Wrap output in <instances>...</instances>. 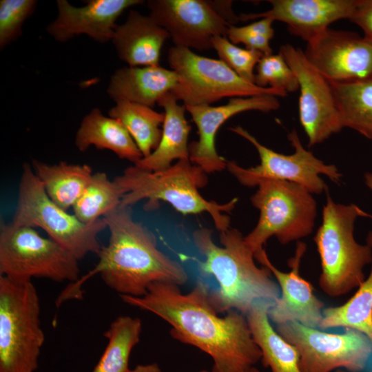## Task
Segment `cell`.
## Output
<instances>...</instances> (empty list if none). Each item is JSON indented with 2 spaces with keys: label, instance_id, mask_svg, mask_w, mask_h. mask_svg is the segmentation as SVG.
Instances as JSON below:
<instances>
[{
  "label": "cell",
  "instance_id": "f546056e",
  "mask_svg": "<svg viewBox=\"0 0 372 372\" xmlns=\"http://www.w3.org/2000/svg\"><path fill=\"white\" fill-rule=\"evenodd\" d=\"M123 194L122 189L105 173H94L72 207L74 214L84 223H92L118 208Z\"/></svg>",
  "mask_w": 372,
  "mask_h": 372
},
{
  "label": "cell",
  "instance_id": "f1b7e54d",
  "mask_svg": "<svg viewBox=\"0 0 372 372\" xmlns=\"http://www.w3.org/2000/svg\"><path fill=\"white\" fill-rule=\"evenodd\" d=\"M344 328L365 335L372 343V267L369 276L344 304L322 311L318 328Z\"/></svg>",
  "mask_w": 372,
  "mask_h": 372
},
{
  "label": "cell",
  "instance_id": "f35d334b",
  "mask_svg": "<svg viewBox=\"0 0 372 372\" xmlns=\"http://www.w3.org/2000/svg\"><path fill=\"white\" fill-rule=\"evenodd\" d=\"M200 372H207V371H200Z\"/></svg>",
  "mask_w": 372,
  "mask_h": 372
},
{
  "label": "cell",
  "instance_id": "ac0fdd59",
  "mask_svg": "<svg viewBox=\"0 0 372 372\" xmlns=\"http://www.w3.org/2000/svg\"><path fill=\"white\" fill-rule=\"evenodd\" d=\"M360 0H269L271 8L240 14V21L269 18L286 23L293 35L309 43L340 19H350Z\"/></svg>",
  "mask_w": 372,
  "mask_h": 372
},
{
  "label": "cell",
  "instance_id": "8fae6325",
  "mask_svg": "<svg viewBox=\"0 0 372 372\" xmlns=\"http://www.w3.org/2000/svg\"><path fill=\"white\" fill-rule=\"evenodd\" d=\"M229 130L249 141L256 149L260 159L254 167L244 168L234 161H227V170L246 187H255L265 180H280L296 183L311 194H321L326 185L320 174L338 183L342 174L333 165H327L317 158L301 144L298 133L293 130L288 138L294 148L293 154L285 155L262 145L253 135L240 126Z\"/></svg>",
  "mask_w": 372,
  "mask_h": 372
},
{
  "label": "cell",
  "instance_id": "d590c367",
  "mask_svg": "<svg viewBox=\"0 0 372 372\" xmlns=\"http://www.w3.org/2000/svg\"><path fill=\"white\" fill-rule=\"evenodd\" d=\"M130 372H162L157 363H149L136 365Z\"/></svg>",
  "mask_w": 372,
  "mask_h": 372
},
{
  "label": "cell",
  "instance_id": "7402d4cb",
  "mask_svg": "<svg viewBox=\"0 0 372 372\" xmlns=\"http://www.w3.org/2000/svg\"><path fill=\"white\" fill-rule=\"evenodd\" d=\"M177 101L170 92L158 101L165 114L161 141L150 155L134 165L145 170L158 171L171 166L174 160L189 159L188 138L192 126L185 118V105H178Z\"/></svg>",
  "mask_w": 372,
  "mask_h": 372
},
{
  "label": "cell",
  "instance_id": "d6a6232c",
  "mask_svg": "<svg viewBox=\"0 0 372 372\" xmlns=\"http://www.w3.org/2000/svg\"><path fill=\"white\" fill-rule=\"evenodd\" d=\"M35 0L0 1V48L20 37L25 21L34 12Z\"/></svg>",
  "mask_w": 372,
  "mask_h": 372
},
{
  "label": "cell",
  "instance_id": "83f0119b",
  "mask_svg": "<svg viewBox=\"0 0 372 372\" xmlns=\"http://www.w3.org/2000/svg\"><path fill=\"white\" fill-rule=\"evenodd\" d=\"M142 321L138 318L120 316L104 333L107 346L92 372H130L133 348L139 342Z\"/></svg>",
  "mask_w": 372,
  "mask_h": 372
},
{
  "label": "cell",
  "instance_id": "d6986e66",
  "mask_svg": "<svg viewBox=\"0 0 372 372\" xmlns=\"http://www.w3.org/2000/svg\"><path fill=\"white\" fill-rule=\"evenodd\" d=\"M141 0H90L82 7L66 0H57L56 17L48 25L47 32L56 41L65 43L85 34L96 41H111L117 18L128 8L142 4Z\"/></svg>",
  "mask_w": 372,
  "mask_h": 372
},
{
  "label": "cell",
  "instance_id": "9c48e42d",
  "mask_svg": "<svg viewBox=\"0 0 372 372\" xmlns=\"http://www.w3.org/2000/svg\"><path fill=\"white\" fill-rule=\"evenodd\" d=\"M78 260L50 238L34 228L1 221L0 276L18 282L43 278L74 283L79 279Z\"/></svg>",
  "mask_w": 372,
  "mask_h": 372
},
{
  "label": "cell",
  "instance_id": "1f68e13d",
  "mask_svg": "<svg viewBox=\"0 0 372 372\" xmlns=\"http://www.w3.org/2000/svg\"><path fill=\"white\" fill-rule=\"evenodd\" d=\"M220 60L245 81L254 83V68L264 55L262 52L241 48L232 43L227 37L217 36L212 41Z\"/></svg>",
  "mask_w": 372,
  "mask_h": 372
},
{
  "label": "cell",
  "instance_id": "9a60e30c",
  "mask_svg": "<svg viewBox=\"0 0 372 372\" xmlns=\"http://www.w3.org/2000/svg\"><path fill=\"white\" fill-rule=\"evenodd\" d=\"M304 54L329 82L372 79V43L355 32L328 28Z\"/></svg>",
  "mask_w": 372,
  "mask_h": 372
},
{
  "label": "cell",
  "instance_id": "4fadbf2b",
  "mask_svg": "<svg viewBox=\"0 0 372 372\" xmlns=\"http://www.w3.org/2000/svg\"><path fill=\"white\" fill-rule=\"evenodd\" d=\"M279 52L298 81L299 118L309 146L320 143L343 128L331 85L300 49L286 44Z\"/></svg>",
  "mask_w": 372,
  "mask_h": 372
},
{
  "label": "cell",
  "instance_id": "7c38bea8",
  "mask_svg": "<svg viewBox=\"0 0 372 372\" xmlns=\"http://www.w3.org/2000/svg\"><path fill=\"white\" fill-rule=\"evenodd\" d=\"M276 331L298 351L302 372H360L372 355L369 339L352 329L331 333L291 322L277 325Z\"/></svg>",
  "mask_w": 372,
  "mask_h": 372
},
{
  "label": "cell",
  "instance_id": "7a4b0ae2",
  "mask_svg": "<svg viewBox=\"0 0 372 372\" xmlns=\"http://www.w3.org/2000/svg\"><path fill=\"white\" fill-rule=\"evenodd\" d=\"M103 218L110 238L96 254L98 263L60 293L56 307L70 299H81L82 284L95 274L119 296H143L156 282L180 286L187 282L185 267L158 249L154 234L133 219L131 207H118Z\"/></svg>",
  "mask_w": 372,
  "mask_h": 372
},
{
  "label": "cell",
  "instance_id": "4dcf8cb0",
  "mask_svg": "<svg viewBox=\"0 0 372 372\" xmlns=\"http://www.w3.org/2000/svg\"><path fill=\"white\" fill-rule=\"evenodd\" d=\"M256 68L254 84L258 87H271L287 95L299 90L295 74L280 52L263 55Z\"/></svg>",
  "mask_w": 372,
  "mask_h": 372
},
{
  "label": "cell",
  "instance_id": "3957f363",
  "mask_svg": "<svg viewBox=\"0 0 372 372\" xmlns=\"http://www.w3.org/2000/svg\"><path fill=\"white\" fill-rule=\"evenodd\" d=\"M244 237L230 227L220 232L218 246L209 229L201 227L192 234L193 242L204 258L196 260L198 271L202 277H214L218 284L209 291L210 303L218 313L236 310L246 316L256 301L274 303L280 296L271 271L256 265L254 253Z\"/></svg>",
  "mask_w": 372,
  "mask_h": 372
},
{
  "label": "cell",
  "instance_id": "5bb4252c",
  "mask_svg": "<svg viewBox=\"0 0 372 372\" xmlns=\"http://www.w3.org/2000/svg\"><path fill=\"white\" fill-rule=\"evenodd\" d=\"M147 6L149 17L167 32L176 47L210 50L214 38L227 37L231 25L209 1L149 0Z\"/></svg>",
  "mask_w": 372,
  "mask_h": 372
},
{
  "label": "cell",
  "instance_id": "8992f818",
  "mask_svg": "<svg viewBox=\"0 0 372 372\" xmlns=\"http://www.w3.org/2000/svg\"><path fill=\"white\" fill-rule=\"evenodd\" d=\"M40 300L31 281L0 276V372H35L45 342Z\"/></svg>",
  "mask_w": 372,
  "mask_h": 372
},
{
  "label": "cell",
  "instance_id": "277c9868",
  "mask_svg": "<svg viewBox=\"0 0 372 372\" xmlns=\"http://www.w3.org/2000/svg\"><path fill=\"white\" fill-rule=\"evenodd\" d=\"M207 174L189 159L178 161L158 171L130 166L114 179L124 192L119 207H131L146 199L144 207L152 211L158 207L160 201H163L183 215L207 212L216 229L225 231L230 227V217L224 213L234 209L238 198L220 204L203 198L198 189L207 185Z\"/></svg>",
  "mask_w": 372,
  "mask_h": 372
},
{
  "label": "cell",
  "instance_id": "52a82bcc",
  "mask_svg": "<svg viewBox=\"0 0 372 372\" xmlns=\"http://www.w3.org/2000/svg\"><path fill=\"white\" fill-rule=\"evenodd\" d=\"M11 222L16 225L41 228L78 260L88 254L99 252L102 245L98 236L107 229L103 218L86 224L55 204L28 163L23 164Z\"/></svg>",
  "mask_w": 372,
  "mask_h": 372
},
{
  "label": "cell",
  "instance_id": "e0dca14e",
  "mask_svg": "<svg viewBox=\"0 0 372 372\" xmlns=\"http://www.w3.org/2000/svg\"><path fill=\"white\" fill-rule=\"evenodd\" d=\"M307 245L298 242L295 255L288 261L291 270L283 272L269 260L265 250L254 254L255 259L267 267L277 280L280 296L269 310V318L277 325L296 322L302 325L318 328L322 319L324 302L313 293L310 282L302 278L300 265Z\"/></svg>",
  "mask_w": 372,
  "mask_h": 372
},
{
  "label": "cell",
  "instance_id": "6da1fadb",
  "mask_svg": "<svg viewBox=\"0 0 372 372\" xmlns=\"http://www.w3.org/2000/svg\"><path fill=\"white\" fill-rule=\"evenodd\" d=\"M209 289L201 279L187 293L177 285L156 282L143 296L120 297L125 303L166 321L175 340L208 354L213 360L211 372H245L262 356L246 316L231 310L218 316L209 300Z\"/></svg>",
  "mask_w": 372,
  "mask_h": 372
},
{
  "label": "cell",
  "instance_id": "cb8c5ba5",
  "mask_svg": "<svg viewBox=\"0 0 372 372\" xmlns=\"http://www.w3.org/2000/svg\"><path fill=\"white\" fill-rule=\"evenodd\" d=\"M273 302L256 301L246 318L252 337L261 351V361L271 372H302L296 349L272 327L269 310Z\"/></svg>",
  "mask_w": 372,
  "mask_h": 372
},
{
  "label": "cell",
  "instance_id": "2e32d148",
  "mask_svg": "<svg viewBox=\"0 0 372 372\" xmlns=\"http://www.w3.org/2000/svg\"><path fill=\"white\" fill-rule=\"evenodd\" d=\"M198 129V140L189 145V161L205 173L211 174L227 169V161L218 155L215 138L224 123L234 115L249 111L269 112L280 107L277 96L260 94L248 97L231 98L223 105L185 106Z\"/></svg>",
  "mask_w": 372,
  "mask_h": 372
},
{
  "label": "cell",
  "instance_id": "30bf717a",
  "mask_svg": "<svg viewBox=\"0 0 372 372\" xmlns=\"http://www.w3.org/2000/svg\"><path fill=\"white\" fill-rule=\"evenodd\" d=\"M167 61L178 76V81L170 92L185 106L210 105L226 97L266 94L287 96L275 89L248 82L221 60L200 56L190 49L172 47L167 52Z\"/></svg>",
  "mask_w": 372,
  "mask_h": 372
},
{
  "label": "cell",
  "instance_id": "ab89813d",
  "mask_svg": "<svg viewBox=\"0 0 372 372\" xmlns=\"http://www.w3.org/2000/svg\"><path fill=\"white\" fill-rule=\"evenodd\" d=\"M337 372H344V371H338ZM371 372H372V371H371Z\"/></svg>",
  "mask_w": 372,
  "mask_h": 372
},
{
  "label": "cell",
  "instance_id": "d4e9b609",
  "mask_svg": "<svg viewBox=\"0 0 372 372\" xmlns=\"http://www.w3.org/2000/svg\"><path fill=\"white\" fill-rule=\"evenodd\" d=\"M31 165L49 198L65 211L73 207L94 174L87 164H49L32 159Z\"/></svg>",
  "mask_w": 372,
  "mask_h": 372
},
{
  "label": "cell",
  "instance_id": "74e56055",
  "mask_svg": "<svg viewBox=\"0 0 372 372\" xmlns=\"http://www.w3.org/2000/svg\"><path fill=\"white\" fill-rule=\"evenodd\" d=\"M245 372H260V371L258 369H256L255 366H253Z\"/></svg>",
  "mask_w": 372,
  "mask_h": 372
},
{
  "label": "cell",
  "instance_id": "484cf974",
  "mask_svg": "<svg viewBox=\"0 0 372 372\" xmlns=\"http://www.w3.org/2000/svg\"><path fill=\"white\" fill-rule=\"evenodd\" d=\"M329 83L342 127L372 139V79Z\"/></svg>",
  "mask_w": 372,
  "mask_h": 372
},
{
  "label": "cell",
  "instance_id": "44dd1931",
  "mask_svg": "<svg viewBox=\"0 0 372 372\" xmlns=\"http://www.w3.org/2000/svg\"><path fill=\"white\" fill-rule=\"evenodd\" d=\"M178 81L172 69L160 65L123 67L111 76L107 93L115 101H127L153 107Z\"/></svg>",
  "mask_w": 372,
  "mask_h": 372
},
{
  "label": "cell",
  "instance_id": "4316f807",
  "mask_svg": "<svg viewBox=\"0 0 372 372\" xmlns=\"http://www.w3.org/2000/svg\"><path fill=\"white\" fill-rule=\"evenodd\" d=\"M109 116L119 121L130 133L143 157L150 155L161 141V126L164 112L127 101H118L108 112Z\"/></svg>",
  "mask_w": 372,
  "mask_h": 372
},
{
  "label": "cell",
  "instance_id": "8d00e7d4",
  "mask_svg": "<svg viewBox=\"0 0 372 372\" xmlns=\"http://www.w3.org/2000/svg\"><path fill=\"white\" fill-rule=\"evenodd\" d=\"M364 181L366 186L372 191V173L369 172L364 174ZM367 245L372 248V231H371L366 238Z\"/></svg>",
  "mask_w": 372,
  "mask_h": 372
},
{
  "label": "cell",
  "instance_id": "5b68a950",
  "mask_svg": "<svg viewBox=\"0 0 372 372\" xmlns=\"http://www.w3.org/2000/svg\"><path fill=\"white\" fill-rule=\"evenodd\" d=\"M360 216H371L354 204L335 203L327 192L322 224L313 240L322 268L318 284L331 297L359 287L365 280L364 268L372 262V248L354 238V223Z\"/></svg>",
  "mask_w": 372,
  "mask_h": 372
},
{
  "label": "cell",
  "instance_id": "e575fe53",
  "mask_svg": "<svg viewBox=\"0 0 372 372\" xmlns=\"http://www.w3.org/2000/svg\"><path fill=\"white\" fill-rule=\"evenodd\" d=\"M364 32V38L372 43V0H360L349 19Z\"/></svg>",
  "mask_w": 372,
  "mask_h": 372
},
{
  "label": "cell",
  "instance_id": "603a6c76",
  "mask_svg": "<svg viewBox=\"0 0 372 372\" xmlns=\"http://www.w3.org/2000/svg\"><path fill=\"white\" fill-rule=\"evenodd\" d=\"M74 144L82 152L91 146L110 150L118 158L134 164L143 158L123 124L115 118L105 116L97 107L93 108L82 119L76 133Z\"/></svg>",
  "mask_w": 372,
  "mask_h": 372
},
{
  "label": "cell",
  "instance_id": "836d02e7",
  "mask_svg": "<svg viewBox=\"0 0 372 372\" xmlns=\"http://www.w3.org/2000/svg\"><path fill=\"white\" fill-rule=\"evenodd\" d=\"M273 21L269 18H261L244 26L231 25L228 28L227 37L235 45L242 43L247 49L259 51L264 55L271 54L273 52L269 41L274 35Z\"/></svg>",
  "mask_w": 372,
  "mask_h": 372
},
{
  "label": "cell",
  "instance_id": "ffe728a7",
  "mask_svg": "<svg viewBox=\"0 0 372 372\" xmlns=\"http://www.w3.org/2000/svg\"><path fill=\"white\" fill-rule=\"evenodd\" d=\"M169 38L149 16L131 10L125 21L116 25L112 42L118 56L131 67L159 65L161 51Z\"/></svg>",
  "mask_w": 372,
  "mask_h": 372
},
{
  "label": "cell",
  "instance_id": "ba28073f",
  "mask_svg": "<svg viewBox=\"0 0 372 372\" xmlns=\"http://www.w3.org/2000/svg\"><path fill=\"white\" fill-rule=\"evenodd\" d=\"M251 197L260 211L256 226L246 236L245 243L254 253L263 249L271 236L283 244L309 236L317 214L316 203L305 187L286 180H265Z\"/></svg>",
  "mask_w": 372,
  "mask_h": 372
}]
</instances>
